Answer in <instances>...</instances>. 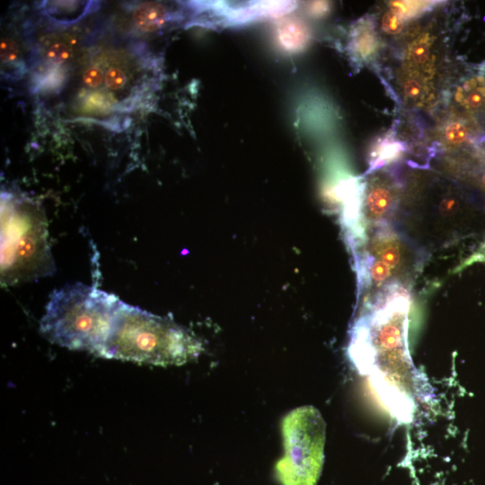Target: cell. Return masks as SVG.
<instances>
[{
  "label": "cell",
  "mask_w": 485,
  "mask_h": 485,
  "mask_svg": "<svg viewBox=\"0 0 485 485\" xmlns=\"http://www.w3.org/2000/svg\"><path fill=\"white\" fill-rule=\"evenodd\" d=\"M329 10L327 2H313L309 5V12L313 16H324Z\"/></svg>",
  "instance_id": "cell-19"
},
{
  "label": "cell",
  "mask_w": 485,
  "mask_h": 485,
  "mask_svg": "<svg viewBox=\"0 0 485 485\" xmlns=\"http://www.w3.org/2000/svg\"><path fill=\"white\" fill-rule=\"evenodd\" d=\"M422 87L416 81H409L404 85V92L407 96L415 99L421 93Z\"/></svg>",
  "instance_id": "cell-20"
},
{
  "label": "cell",
  "mask_w": 485,
  "mask_h": 485,
  "mask_svg": "<svg viewBox=\"0 0 485 485\" xmlns=\"http://www.w3.org/2000/svg\"><path fill=\"white\" fill-rule=\"evenodd\" d=\"M483 94L479 93V92H473L467 96L466 103L471 107L477 108L480 107L482 103H483Z\"/></svg>",
  "instance_id": "cell-21"
},
{
  "label": "cell",
  "mask_w": 485,
  "mask_h": 485,
  "mask_svg": "<svg viewBox=\"0 0 485 485\" xmlns=\"http://www.w3.org/2000/svg\"><path fill=\"white\" fill-rule=\"evenodd\" d=\"M398 195L395 186L384 181L372 183L365 189L363 203L364 223L373 229L390 226V218L394 214Z\"/></svg>",
  "instance_id": "cell-8"
},
{
  "label": "cell",
  "mask_w": 485,
  "mask_h": 485,
  "mask_svg": "<svg viewBox=\"0 0 485 485\" xmlns=\"http://www.w3.org/2000/svg\"><path fill=\"white\" fill-rule=\"evenodd\" d=\"M85 57L75 83L72 102L76 112L90 116H108L132 110L155 79L147 73L155 61L138 45H96Z\"/></svg>",
  "instance_id": "cell-2"
},
{
  "label": "cell",
  "mask_w": 485,
  "mask_h": 485,
  "mask_svg": "<svg viewBox=\"0 0 485 485\" xmlns=\"http://www.w3.org/2000/svg\"><path fill=\"white\" fill-rule=\"evenodd\" d=\"M409 310L406 287L387 286L355 323L349 345L355 368L368 375L381 403L404 422L412 420L422 387L408 342Z\"/></svg>",
  "instance_id": "cell-1"
},
{
  "label": "cell",
  "mask_w": 485,
  "mask_h": 485,
  "mask_svg": "<svg viewBox=\"0 0 485 485\" xmlns=\"http://www.w3.org/2000/svg\"><path fill=\"white\" fill-rule=\"evenodd\" d=\"M436 2L431 1H392L390 10L400 16L404 20L413 19L425 11L430 10Z\"/></svg>",
  "instance_id": "cell-14"
},
{
  "label": "cell",
  "mask_w": 485,
  "mask_h": 485,
  "mask_svg": "<svg viewBox=\"0 0 485 485\" xmlns=\"http://www.w3.org/2000/svg\"><path fill=\"white\" fill-rule=\"evenodd\" d=\"M429 54H430V47L425 40L417 41L412 48V57L418 63H424L427 61Z\"/></svg>",
  "instance_id": "cell-18"
},
{
  "label": "cell",
  "mask_w": 485,
  "mask_h": 485,
  "mask_svg": "<svg viewBox=\"0 0 485 485\" xmlns=\"http://www.w3.org/2000/svg\"><path fill=\"white\" fill-rule=\"evenodd\" d=\"M20 50L19 44L11 38L1 40V61L5 66L19 67Z\"/></svg>",
  "instance_id": "cell-15"
},
{
  "label": "cell",
  "mask_w": 485,
  "mask_h": 485,
  "mask_svg": "<svg viewBox=\"0 0 485 485\" xmlns=\"http://www.w3.org/2000/svg\"><path fill=\"white\" fill-rule=\"evenodd\" d=\"M178 17L176 12L161 3L147 2L136 6L132 19L137 31L141 34H152L162 30Z\"/></svg>",
  "instance_id": "cell-10"
},
{
  "label": "cell",
  "mask_w": 485,
  "mask_h": 485,
  "mask_svg": "<svg viewBox=\"0 0 485 485\" xmlns=\"http://www.w3.org/2000/svg\"><path fill=\"white\" fill-rule=\"evenodd\" d=\"M468 131L463 123H451L446 127L445 137L446 141L453 144L463 143L466 141Z\"/></svg>",
  "instance_id": "cell-17"
},
{
  "label": "cell",
  "mask_w": 485,
  "mask_h": 485,
  "mask_svg": "<svg viewBox=\"0 0 485 485\" xmlns=\"http://www.w3.org/2000/svg\"><path fill=\"white\" fill-rule=\"evenodd\" d=\"M482 182H483V185H484V187H485V174H484V177H483V180H482Z\"/></svg>",
  "instance_id": "cell-23"
},
{
  "label": "cell",
  "mask_w": 485,
  "mask_h": 485,
  "mask_svg": "<svg viewBox=\"0 0 485 485\" xmlns=\"http://www.w3.org/2000/svg\"><path fill=\"white\" fill-rule=\"evenodd\" d=\"M76 41H69L67 39H53L45 43L43 48V61L50 65L52 69L55 67H61L62 64L72 60L74 57V44Z\"/></svg>",
  "instance_id": "cell-13"
},
{
  "label": "cell",
  "mask_w": 485,
  "mask_h": 485,
  "mask_svg": "<svg viewBox=\"0 0 485 485\" xmlns=\"http://www.w3.org/2000/svg\"><path fill=\"white\" fill-rule=\"evenodd\" d=\"M455 208H457V203H455L454 199L444 200L442 205H440V209H442L444 214H448V213L451 214V213L455 211Z\"/></svg>",
  "instance_id": "cell-22"
},
{
  "label": "cell",
  "mask_w": 485,
  "mask_h": 485,
  "mask_svg": "<svg viewBox=\"0 0 485 485\" xmlns=\"http://www.w3.org/2000/svg\"><path fill=\"white\" fill-rule=\"evenodd\" d=\"M202 351V342L188 330L123 301L100 357L178 366L197 359Z\"/></svg>",
  "instance_id": "cell-4"
},
{
  "label": "cell",
  "mask_w": 485,
  "mask_h": 485,
  "mask_svg": "<svg viewBox=\"0 0 485 485\" xmlns=\"http://www.w3.org/2000/svg\"><path fill=\"white\" fill-rule=\"evenodd\" d=\"M285 455L277 463L282 485H316L324 464L325 422L313 406L297 408L282 424Z\"/></svg>",
  "instance_id": "cell-6"
},
{
  "label": "cell",
  "mask_w": 485,
  "mask_h": 485,
  "mask_svg": "<svg viewBox=\"0 0 485 485\" xmlns=\"http://www.w3.org/2000/svg\"><path fill=\"white\" fill-rule=\"evenodd\" d=\"M364 245L367 249L357 256L359 282L363 288L373 287L381 291L392 284H404L409 268L419 271L424 260L422 254L391 226L373 229Z\"/></svg>",
  "instance_id": "cell-7"
},
{
  "label": "cell",
  "mask_w": 485,
  "mask_h": 485,
  "mask_svg": "<svg viewBox=\"0 0 485 485\" xmlns=\"http://www.w3.org/2000/svg\"><path fill=\"white\" fill-rule=\"evenodd\" d=\"M404 20L400 16L390 10L386 12L381 20L382 30L389 34H398L404 28Z\"/></svg>",
  "instance_id": "cell-16"
},
{
  "label": "cell",
  "mask_w": 485,
  "mask_h": 485,
  "mask_svg": "<svg viewBox=\"0 0 485 485\" xmlns=\"http://www.w3.org/2000/svg\"><path fill=\"white\" fill-rule=\"evenodd\" d=\"M123 302L101 289L75 283L50 296L41 334L52 344L101 356Z\"/></svg>",
  "instance_id": "cell-3"
},
{
  "label": "cell",
  "mask_w": 485,
  "mask_h": 485,
  "mask_svg": "<svg viewBox=\"0 0 485 485\" xmlns=\"http://www.w3.org/2000/svg\"><path fill=\"white\" fill-rule=\"evenodd\" d=\"M380 48V38L375 30V21L365 17L354 23L350 34L349 50L351 59L358 63L373 60Z\"/></svg>",
  "instance_id": "cell-9"
},
{
  "label": "cell",
  "mask_w": 485,
  "mask_h": 485,
  "mask_svg": "<svg viewBox=\"0 0 485 485\" xmlns=\"http://www.w3.org/2000/svg\"><path fill=\"white\" fill-rule=\"evenodd\" d=\"M406 150V145L401 141L393 140L387 137L381 138L372 149L369 167L367 174L381 169L386 165L399 161Z\"/></svg>",
  "instance_id": "cell-11"
},
{
  "label": "cell",
  "mask_w": 485,
  "mask_h": 485,
  "mask_svg": "<svg viewBox=\"0 0 485 485\" xmlns=\"http://www.w3.org/2000/svg\"><path fill=\"white\" fill-rule=\"evenodd\" d=\"M278 39L280 45L289 52H298L307 45L310 39L309 29L301 21L294 19L283 20L278 28Z\"/></svg>",
  "instance_id": "cell-12"
},
{
  "label": "cell",
  "mask_w": 485,
  "mask_h": 485,
  "mask_svg": "<svg viewBox=\"0 0 485 485\" xmlns=\"http://www.w3.org/2000/svg\"><path fill=\"white\" fill-rule=\"evenodd\" d=\"M55 270L47 220L40 207L8 192L2 194V286L51 276Z\"/></svg>",
  "instance_id": "cell-5"
}]
</instances>
